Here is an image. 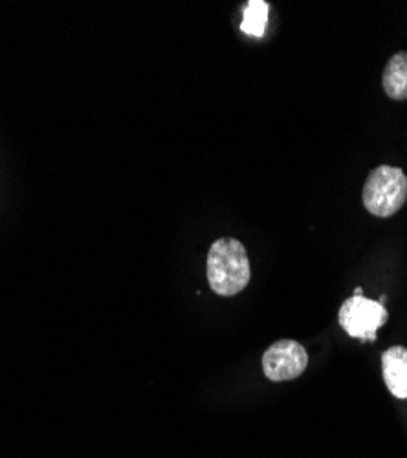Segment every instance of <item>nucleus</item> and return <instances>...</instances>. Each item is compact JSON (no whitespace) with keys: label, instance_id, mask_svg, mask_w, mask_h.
<instances>
[{"label":"nucleus","instance_id":"f03ea898","mask_svg":"<svg viewBox=\"0 0 407 458\" xmlns=\"http://www.w3.org/2000/svg\"><path fill=\"white\" fill-rule=\"evenodd\" d=\"M363 206L380 218L396 215L407 202V174L400 167L380 165L363 183Z\"/></svg>","mask_w":407,"mask_h":458},{"label":"nucleus","instance_id":"423d86ee","mask_svg":"<svg viewBox=\"0 0 407 458\" xmlns=\"http://www.w3.org/2000/svg\"><path fill=\"white\" fill-rule=\"evenodd\" d=\"M382 85L391 99H407V52H398L387 61L382 75Z\"/></svg>","mask_w":407,"mask_h":458},{"label":"nucleus","instance_id":"f257e3e1","mask_svg":"<svg viewBox=\"0 0 407 458\" xmlns=\"http://www.w3.org/2000/svg\"><path fill=\"white\" fill-rule=\"evenodd\" d=\"M206 274L211 290L220 297H233L241 293L250 279L251 268L244 244L237 239H218L208 253Z\"/></svg>","mask_w":407,"mask_h":458},{"label":"nucleus","instance_id":"0eeeda50","mask_svg":"<svg viewBox=\"0 0 407 458\" xmlns=\"http://www.w3.org/2000/svg\"><path fill=\"white\" fill-rule=\"evenodd\" d=\"M268 12L270 4L265 0H251L244 8V21L241 24V30L253 37H263L268 22Z\"/></svg>","mask_w":407,"mask_h":458},{"label":"nucleus","instance_id":"7ed1b4c3","mask_svg":"<svg viewBox=\"0 0 407 458\" xmlns=\"http://www.w3.org/2000/svg\"><path fill=\"white\" fill-rule=\"evenodd\" d=\"M338 319L342 328L351 337L375 341L378 328L387 323L389 314L378 301L367 299L363 295H352L342 304Z\"/></svg>","mask_w":407,"mask_h":458},{"label":"nucleus","instance_id":"20e7f679","mask_svg":"<svg viewBox=\"0 0 407 458\" xmlns=\"http://www.w3.org/2000/svg\"><path fill=\"white\" fill-rule=\"evenodd\" d=\"M309 365V354L301 343L281 339L272 343L263 354V372L272 381H290L300 377Z\"/></svg>","mask_w":407,"mask_h":458},{"label":"nucleus","instance_id":"39448f33","mask_svg":"<svg viewBox=\"0 0 407 458\" xmlns=\"http://www.w3.org/2000/svg\"><path fill=\"white\" fill-rule=\"evenodd\" d=\"M382 372L389 393L398 400H407V349H387L382 354Z\"/></svg>","mask_w":407,"mask_h":458},{"label":"nucleus","instance_id":"6e6552de","mask_svg":"<svg viewBox=\"0 0 407 458\" xmlns=\"http://www.w3.org/2000/svg\"><path fill=\"white\" fill-rule=\"evenodd\" d=\"M354 295H361V288H356V290H354Z\"/></svg>","mask_w":407,"mask_h":458}]
</instances>
